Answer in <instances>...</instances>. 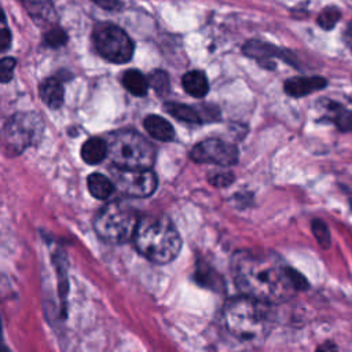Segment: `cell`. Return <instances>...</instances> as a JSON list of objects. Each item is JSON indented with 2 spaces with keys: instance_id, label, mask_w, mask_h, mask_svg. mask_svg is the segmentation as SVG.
<instances>
[{
  "instance_id": "cell-20",
  "label": "cell",
  "mask_w": 352,
  "mask_h": 352,
  "mask_svg": "<svg viewBox=\"0 0 352 352\" xmlns=\"http://www.w3.org/2000/svg\"><path fill=\"white\" fill-rule=\"evenodd\" d=\"M329 110L331 113V121L340 131L345 132L352 129V113L349 110L337 103H330Z\"/></svg>"
},
{
  "instance_id": "cell-29",
  "label": "cell",
  "mask_w": 352,
  "mask_h": 352,
  "mask_svg": "<svg viewBox=\"0 0 352 352\" xmlns=\"http://www.w3.org/2000/svg\"><path fill=\"white\" fill-rule=\"evenodd\" d=\"M11 45V33L8 29H0V52H4Z\"/></svg>"
},
{
  "instance_id": "cell-13",
  "label": "cell",
  "mask_w": 352,
  "mask_h": 352,
  "mask_svg": "<svg viewBox=\"0 0 352 352\" xmlns=\"http://www.w3.org/2000/svg\"><path fill=\"white\" fill-rule=\"evenodd\" d=\"M144 129L148 132L150 136H153L157 140L161 142H170L175 138V131L170 122H168L165 118L151 114L147 116L143 121Z\"/></svg>"
},
{
  "instance_id": "cell-5",
  "label": "cell",
  "mask_w": 352,
  "mask_h": 352,
  "mask_svg": "<svg viewBox=\"0 0 352 352\" xmlns=\"http://www.w3.org/2000/svg\"><path fill=\"white\" fill-rule=\"evenodd\" d=\"M139 223L138 213L129 205L113 201L104 205L94 219L98 236L109 243H124L133 238Z\"/></svg>"
},
{
  "instance_id": "cell-24",
  "label": "cell",
  "mask_w": 352,
  "mask_h": 352,
  "mask_svg": "<svg viewBox=\"0 0 352 352\" xmlns=\"http://www.w3.org/2000/svg\"><path fill=\"white\" fill-rule=\"evenodd\" d=\"M43 41L47 47L51 48H58L65 45V43L67 41V34L65 33V30L59 26H52L50 28V30L44 34Z\"/></svg>"
},
{
  "instance_id": "cell-7",
  "label": "cell",
  "mask_w": 352,
  "mask_h": 352,
  "mask_svg": "<svg viewBox=\"0 0 352 352\" xmlns=\"http://www.w3.org/2000/svg\"><path fill=\"white\" fill-rule=\"evenodd\" d=\"M96 52L111 63H126L133 55V41L117 25L98 23L92 33Z\"/></svg>"
},
{
  "instance_id": "cell-11",
  "label": "cell",
  "mask_w": 352,
  "mask_h": 352,
  "mask_svg": "<svg viewBox=\"0 0 352 352\" xmlns=\"http://www.w3.org/2000/svg\"><path fill=\"white\" fill-rule=\"evenodd\" d=\"M327 85V81L323 77H293L285 81V92L294 98H301L315 91L323 89Z\"/></svg>"
},
{
  "instance_id": "cell-8",
  "label": "cell",
  "mask_w": 352,
  "mask_h": 352,
  "mask_svg": "<svg viewBox=\"0 0 352 352\" xmlns=\"http://www.w3.org/2000/svg\"><path fill=\"white\" fill-rule=\"evenodd\" d=\"M114 187L126 197L144 198L151 195L157 188V176L150 169H124L111 170Z\"/></svg>"
},
{
  "instance_id": "cell-12",
  "label": "cell",
  "mask_w": 352,
  "mask_h": 352,
  "mask_svg": "<svg viewBox=\"0 0 352 352\" xmlns=\"http://www.w3.org/2000/svg\"><path fill=\"white\" fill-rule=\"evenodd\" d=\"M41 100L51 109H59L63 103V85L59 78L48 77L38 87Z\"/></svg>"
},
{
  "instance_id": "cell-4",
  "label": "cell",
  "mask_w": 352,
  "mask_h": 352,
  "mask_svg": "<svg viewBox=\"0 0 352 352\" xmlns=\"http://www.w3.org/2000/svg\"><path fill=\"white\" fill-rule=\"evenodd\" d=\"M107 157L117 168L150 169L155 160L154 146L135 131H117L106 139Z\"/></svg>"
},
{
  "instance_id": "cell-22",
  "label": "cell",
  "mask_w": 352,
  "mask_h": 352,
  "mask_svg": "<svg viewBox=\"0 0 352 352\" xmlns=\"http://www.w3.org/2000/svg\"><path fill=\"white\" fill-rule=\"evenodd\" d=\"M56 260V272L59 275V297L62 300V305H63V315L66 312V297H67V276H66V267H65V257L59 256L55 257Z\"/></svg>"
},
{
  "instance_id": "cell-23",
  "label": "cell",
  "mask_w": 352,
  "mask_h": 352,
  "mask_svg": "<svg viewBox=\"0 0 352 352\" xmlns=\"http://www.w3.org/2000/svg\"><path fill=\"white\" fill-rule=\"evenodd\" d=\"M340 16H341V12L337 7H326L318 16V25L324 30H330L336 26Z\"/></svg>"
},
{
  "instance_id": "cell-28",
  "label": "cell",
  "mask_w": 352,
  "mask_h": 352,
  "mask_svg": "<svg viewBox=\"0 0 352 352\" xmlns=\"http://www.w3.org/2000/svg\"><path fill=\"white\" fill-rule=\"evenodd\" d=\"M92 1L100 8H104L109 11H118L122 8V3L120 0H92Z\"/></svg>"
},
{
  "instance_id": "cell-19",
  "label": "cell",
  "mask_w": 352,
  "mask_h": 352,
  "mask_svg": "<svg viewBox=\"0 0 352 352\" xmlns=\"http://www.w3.org/2000/svg\"><path fill=\"white\" fill-rule=\"evenodd\" d=\"M243 52L248 56L252 58H268V56H278V48L268 44V43H261L257 40H250L243 45Z\"/></svg>"
},
{
  "instance_id": "cell-18",
  "label": "cell",
  "mask_w": 352,
  "mask_h": 352,
  "mask_svg": "<svg viewBox=\"0 0 352 352\" xmlns=\"http://www.w3.org/2000/svg\"><path fill=\"white\" fill-rule=\"evenodd\" d=\"M122 85L135 96H144L150 87L147 77H144V74L136 69H131L124 73Z\"/></svg>"
},
{
  "instance_id": "cell-17",
  "label": "cell",
  "mask_w": 352,
  "mask_h": 352,
  "mask_svg": "<svg viewBox=\"0 0 352 352\" xmlns=\"http://www.w3.org/2000/svg\"><path fill=\"white\" fill-rule=\"evenodd\" d=\"M164 109L176 120H180L183 122H188V124H201L204 122L202 116L198 113V110H195L191 106L183 104V103H177V102H166L164 104Z\"/></svg>"
},
{
  "instance_id": "cell-9",
  "label": "cell",
  "mask_w": 352,
  "mask_h": 352,
  "mask_svg": "<svg viewBox=\"0 0 352 352\" xmlns=\"http://www.w3.org/2000/svg\"><path fill=\"white\" fill-rule=\"evenodd\" d=\"M190 157L192 161L199 164L230 166L238 161V148L220 139H206L191 148Z\"/></svg>"
},
{
  "instance_id": "cell-31",
  "label": "cell",
  "mask_w": 352,
  "mask_h": 352,
  "mask_svg": "<svg viewBox=\"0 0 352 352\" xmlns=\"http://www.w3.org/2000/svg\"><path fill=\"white\" fill-rule=\"evenodd\" d=\"M0 21H1V22H6V15L3 14L1 10H0Z\"/></svg>"
},
{
  "instance_id": "cell-25",
  "label": "cell",
  "mask_w": 352,
  "mask_h": 352,
  "mask_svg": "<svg viewBox=\"0 0 352 352\" xmlns=\"http://www.w3.org/2000/svg\"><path fill=\"white\" fill-rule=\"evenodd\" d=\"M312 231H314V235H315L318 243H319L323 249L330 248V243H331L330 232H329L327 226H326L322 220L316 219V220L312 221Z\"/></svg>"
},
{
  "instance_id": "cell-21",
  "label": "cell",
  "mask_w": 352,
  "mask_h": 352,
  "mask_svg": "<svg viewBox=\"0 0 352 352\" xmlns=\"http://www.w3.org/2000/svg\"><path fill=\"white\" fill-rule=\"evenodd\" d=\"M148 85L155 91L157 95L160 96H166L170 91V81L169 76L164 70H154L148 74Z\"/></svg>"
},
{
  "instance_id": "cell-2",
  "label": "cell",
  "mask_w": 352,
  "mask_h": 352,
  "mask_svg": "<svg viewBox=\"0 0 352 352\" xmlns=\"http://www.w3.org/2000/svg\"><path fill=\"white\" fill-rule=\"evenodd\" d=\"M132 239L138 252L157 264L175 260L182 249L176 227L164 216L140 217Z\"/></svg>"
},
{
  "instance_id": "cell-10",
  "label": "cell",
  "mask_w": 352,
  "mask_h": 352,
  "mask_svg": "<svg viewBox=\"0 0 352 352\" xmlns=\"http://www.w3.org/2000/svg\"><path fill=\"white\" fill-rule=\"evenodd\" d=\"M29 16L41 28L56 26L58 14L52 0H22Z\"/></svg>"
},
{
  "instance_id": "cell-14",
  "label": "cell",
  "mask_w": 352,
  "mask_h": 352,
  "mask_svg": "<svg viewBox=\"0 0 352 352\" xmlns=\"http://www.w3.org/2000/svg\"><path fill=\"white\" fill-rule=\"evenodd\" d=\"M107 157V143L100 138H89L81 147V158L89 165H96Z\"/></svg>"
},
{
  "instance_id": "cell-32",
  "label": "cell",
  "mask_w": 352,
  "mask_h": 352,
  "mask_svg": "<svg viewBox=\"0 0 352 352\" xmlns=\"http://www.w3.org/2000/svg\"><path fill=\"white\" fill-rule=\"evenodd\" d=\"M0 352H10L6 346H3V345H0Z\"/></svg>"
},
{
  "instance_id": "cell-6",
  "label": "cell",
  "mask_w": 352,
  "mask_h": 352,
  "mask_svg": "<svg viewBox=\"0 0 352 352\" xmlns=\"http://www.w3.org/2000/svg\"><path fill=\"white\" fill-rule=\"evenodd\" d=\"M43 120L34 113H18L7 120L3 128V143L11 154H19L34 146L43 133Z\"/></svg>"
},
{
  "instance_id": "cell-15",
  "label": "cell",
  "mask_w": 352,
  "mask_h": 352,
  "mask_svg": "<svg viewBox=\"0 0 352 352\" xmlns=\"http://www.w3.org/2000/svg\"><path fill=\"white\" fill-rule=\"evenodd\" d=\"M182 84L186 92L194 98H204L209 91L208 78L205 73L199 70L187 72L182 78Z\"/></svg>"
},
{
  "instance_id": "cell-27",
  "label": "cell",
  "mask_w": 352,
  "mask_h": 352,
  "mask_svg": "<svg viewBox=\"0 0 352 352\" xmlns=\"http://www.w3.org/2000/svg\"><path fill=\"white\" fill-rule=\"evenodd\" d=\"M209 182L216 186V187H224V186H228L232 183L234 180V175L228 170H217V172H213L209 175Z\"/></svg>"
},
{
  "instance_id": "cell-26",
  "label": "cell",
  "mask_w": 352,
  "mask_h": 352,
  "mask_svg": "<svg viewBox=\"0 0 352 352\" xmlns=\"http://www.w3.org/2000/svg\"><path fill=\"white\" fill-rule=\"evenodd\" d=\"M16 60L14 58H1L0 59V82H8L14 76Z\"/></svg>"
},
{
  "instance_id": "cell-16",
  "label": "cell",
  "mask_w": 352,
  "mask_h": 352,
  "mask_svg": "<svg viewBox=\"0 0 352 352\" xmlns=\"http://www.w3.org/2000/svg\"><path fill=\"white\" fill-rule=\"evenodd\" d=\"M87 187L91 195L96 199H106L111 195L114 190V183L111 179L102 173H91L87 179Z\"/></svg>"
},
{
  "instance_id": "cell-30",
  "label": "cell",
  "mask_w": 352,
  "mask_h": 352,
  "mask_svg": "<svg viewBox=\"0 0 352 352\" xmlns=\"http://www.w3.org/2000/svg\"><path fill=\"white\" fill-rule=\"evenodd\" d=\"M316 352H338L337 346L333 342H324L318 346Z\"/></svg>"
},
{
  "instance_id": "cell-1",
  "label": "cell",
  "mask_w": 352,
  "mask_h": 352,
  "mask_svg": "<svg viewBox=\"0 0 352 352\" xmlns=\"http://www.w3.org/2000/svg\"><path fill=\"white\" fill-rule=\"evenodd\" d=\"M231 272L242 294L267 304L283 302L308 287L297 270L265 250L236 252L231 258Z\"/></svg>"
},
{
  "instance_id": "cell-3",
  "label": "cell",
  "mask_w": 352,
  "mask_h": 352,
  "mask_svg": "<svg viewBox=\"0 0 352 352\" xmlns=\"http://www.w3.org/2000/svg\"><path fill=\"white\" fill-rule=\"evenodd\" d=\"M223 320L227 330L242 340L263 338L272 327L267 302L246 294L232 297L226 302Z\"/></svg>"
}]
</instances>
